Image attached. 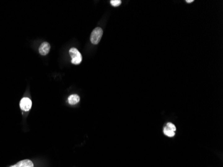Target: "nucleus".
<instances>
[{"mask_svg":"<svg viewBox=\"0 0 223 167\" xmlns=\"http://www.w3.org/2000/svg\"><path fill=\"white\" fill-rule=\"evenodd\" d=\"M103 35V30L100 28H96L92 31L90 36V41L94 45H97L100 42Z\"/></svg>","mask_w":223,"mask_h":167,"instance_id":"2","label":"nucleus"},{"mask_svg":"<svg viewBox=\"0 0 223 167\" xmlns=\"http://www.w3.org/2000/svg\"><path fill=\"white\" fill-rule=\"evenodd\" d=\"M80 98L78 95H77V94H72L68 98V102L71 105H74L78 104L80 102Z\"/></svg>","mask_w":223,"mask_h":167,"instance_id":"6","label":"nucleus"},{"mask_svg":"<svg viewBox=\"0 0 223 167\" xmlns=\"http://www.w3.org/2000/svg\"><path fill=\"white\" fill-rule=\"evenodd\" d=\"M166 126L167 128H169L170 130H173V132H175L176 130H177V128H176V126L173 125V123H170V122L167 123V125H166Z\"/></svg>","mask_w":223,"mask_h":167,"instance_id":"9","label":"nucleus"},{"mask_svg":"<svg viewBox=\"0 0 223 167\" xmlns=\"http://www.w3.org/2000/svg\"><path fill=\"white\" fill-rule=\"evenodd\" d=\"M164 134L165 135H166L167 136L173 137L175 135V132H173V130H170L169 128H168L166 126H165L164 128Z\"/></svg>","mask_w":223,"mask_h":167,"instance_id":"7","label":"nucleus"},{"mask_svg":"<svg viewBox=\"0 0 223 167\" xmlns=\"http://www.w3.org/2000/svg\"><path fill=\"white\" fill-rule=\"evenodd\" d=\"M50 45L48 42H43L39 48V52L42 55H46L50 52Z\"/></svg>","mask_w":223,"mask_h":167,"instance_id":"5","label":"nucleus"},{"mask_svg":"<svg viewBox=\"0 0 223 167\" xmlns=\"http://www.w3.org/2000/svg\"><path fill=\"white\" fill-rule=\"evenodd\" d=\"M194 2V1H193V0H186V2H187V3H192V2Z\"/></svg>","mask_w":223,"mask_h":167,"instance_id":"10","label":"nucleus"},{"mask_svg":"<svg viewBox=\"0 0 223 167\" xmlns=\"http://www.w3.org/2000/svg\"><path fill=\"white\" fill-rule=\"evenodd\" d=\"M121 3H122V2L120 1V0H112V1H110L111 5L114 7L119 6L121 4Z\"/></svg>","mask_w":223,"mask_h":167,"instance_id":"8","label":"nucleus"},{"mask_svg":"<svg viewBox=\"0 0 223 167\" xmlns=\"http://www.w3.org/2000/svg\"><path fill=\"white\" fill-rule=\"evenodd\" d=\"M32 106V100L29 99V98H23L22 99L20 100V106L21 109L25 111V112H28L29 110L31 109Z\"/></svg>","mask_w":223,"mask_h":167,"instance_id":"3","label":"nucleus"},{"mask_svg":"<svg viewBox=\"0 0 223 167\" xmlns=\"http://www.w3.org/2000/svg\"><path fill=\"white\" fill-rule=\"evenodd\" d=\"M70 55L72 58V63L75 65H78L82 60V57L79 51L75 48H72L69 51Z\"/></svg>","mask_w":223,"mask_h":167,"instance_id":"1","label":"nucleus"},{"mask_svg":"<svg viewBox=\"0 0 223 167\" xmlns=\"http://www.w3.org/2000/svg\"><path fill=\"white\" fill-rule=\"evenodd\" d=\"M10 167H34V165L32 161H31L30 160L25 159L19 161L14 165L10 166Z\"/></svg>","mask_w":223,"mask_h":167,"instance_id":"4","label":"nucleus"}]
</instances>
